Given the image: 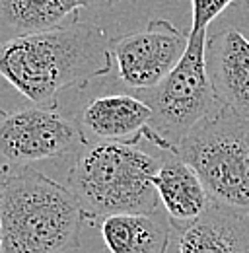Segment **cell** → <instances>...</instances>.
Returning a JSON list of instances; mask_svg holds the SVG:
<instances>
[{
	"label": "cell",
	"mask_w": 249,
	"mask_h": 253,
	"mask_svg": "<svg viewBox=\"0 0 249 253\" xmlns=\"http://www.w3.org/2000/svg\"><path fill=\"white\" fill-rule=\"evenodd\" d=\"M84 212L66 185L35 168H4L2 253H74Z\"/></svg>",
	"instance_id": "2"
},
{
	"label": "cell",
	"mask_w": 249,
	"mask_h": 253,
	"mask_svg": "<svg viewBox=\"0 0 249 253\" xmlns=\"http://www.w3.org/2000/svg\"><path fill=\"white\" fill-rule=\"evenodd\" d=\"M191 33L167 20H152L146 28L111 39L117 76L134 92L158 86L183 59Z\"/></svg>",
	"instance_id": "7"
},
{
	"label": "cell",
	"mask_w": 249,
	"mask_h": 253,
	"mask_svg": "<svg viewBox=\"0 0 249 253\" xmlns=\"http://www.w3.org/2000/svg\"><path fill=\"white\" fill-rule=\"evenodd\" d=\"M246 8L249 0H191V30L189 33H207V28L228 8Z\"/></svg>",
	"instance_id": "14"
},
{
	"label": "cell",
	"mask_w": 249,
	"mask_h": 253,
	"mask_svg": "<svg viewBox=\"0 0 249 253\" xmlns=\"http://www.w3.org/2000/svg\"><path fill=\"white\" fill-rule=\"evenodd\" d=\"M207 33H191L179 64L150 90L136 95L152 109V130L160 150L175 154L185 136L218 107L207 72Z\"/></svg>",
	"instance_id": "5"
},
{
	"label": "cell",
	"mask_w": 249,
	"mask_h": 253,
	"mask_svg": "<svg viewBox=\"0 0 249 253\" xmlns=\"http://www.w3.org/2000/svg\"><path fill=\"white\" fill-rule=\"evenodd\" d=\"M82 146L84 138L76 121L57 107L0 109V158L6 168H31V164L62 158Z\"/></svg>",
	"instance_id": "6"
},
{
	"label": "cell",
	"mask_w": 249,
	"mask_h": 253,
	"mask_svg": "<svg viewBox=\"0 0 249 253\" xmlns=\"http://www.w3.org/2000/svg\"><path fill=\"white\" fill-rule=\"evenodd\" d=\"M154 185L166 216L179 232L203 218L212 207V201L197 171L177 154H169L162 160Z\"/></svg>",
	"instance_id": "10"
},
{
	"label": "cell",
	"mask_w": 249,
	"mask_h": 253,
	"mask_svg": "<svg viewBox=\"0 0 249 253\" xmlns=\"http://www.w3.org/2000/svg\"><path fill=\"white\" fill-rule=\"evenodd\" d=\"M152 109L138 97L130 94H105L90 99L76 125L84 138V144L92 142H121L138 144L142 138L160 146L152 130Z\"/></svg>",
	"instance_id": "8"
},
{
	"label": "cell",
	"mask_w": 249,
	"mask_h": 253,
	"mask_svg": "<svg viewBox=\"0 0 249 253\" xmlns=\"http://www.w3.org/2000/svg\"><path fill=\"white\" fill-rule=\"evenodd\" d=\"M111 39L92 22L0 45V76L39 107H57L68 88H84L111 70Z\"/></svg>",
	"instance_id": "1"
},
{
	"label": "cell",
	"mask_w": 249,
	"mask_h": 253,
	"mask_svg": "<svg viewBox=\"0 0 249 253\" xmlns=\"http://www.w3.org/2000/svg\"><path fill=\"white\" fill-rule=\"evenodd\" d=\"M212 205L249 216V117L218 105L179 144Z\"/></svg>",
	"instance_id": "4"
},
{
	"label": "cell",
	"mask_w": 249,
	"mask_h": 253,
	"mask_svg": "<svg viewBox=\"0 0 249 253\" xmlns=\"http://www.w3.org/2000/svg\"><path fill=\"white\" fill-rule=\"evenodd\" d=\"M2 187H4V168H0V253H2Z\"/></svg>",
	"instance_id": "16"
},
{
	"label": "cell",
	"mask_w": 249,
	"mask_h": 253,
	"mask_svg": "<svg viewBox=\"0 0 249 253\" xmlns=\"http://www.w3.org/2000/svg\"><path fill=\"white\" fill-rule=\"evenodd\" d=\"M207 72L218 105L249 117V37L236 28L207 39Z\"/></svg>",
	"instance_id": "9"
},
{
	"label": "cell",
	"mask_w": 249,
	"mask_h": 253,
	"mask_svg": "<svg viewBox=\"0 0 249 253\" xmlns=\"http://www.w3.org/2000/svg\"><path fill=\"white\" fill-rule=\"evenodd\" d=\"M179 253H249V216L212 205L179 232Z\"/></svg>",
	"instance_id": "11"
},
{
	"label": "cell",
	"mask_w": 249,
	"mask_h": 253,
	"mask_svg": "<svg viewBox=\"0 0 249 253\" xmlns=\"http://www.w3.org/2000/svg\"><path fill=\"white\" fill-rule=\"evenodd\" d=\"M99 230L109 253H167L173 226L166 214L128 212L103 218Z\"/></svg>",
	"instance_id": "12"
},
{
	"label": "cell",
	"mask_w": 249,
	"mask_h": 253,
	"mask_svg": "<svg viewBox=\"0 0 249 253\" xmlns=\"http://www.w3.org/2000/svg\"><path fill=\"white\" fill-rule=\"evenodd\" d=\"M74 0H0V45L76 22Z\"/></svg>",
	"instance_id": "13"
},
{
	"label": "cell",
	"mask_w": 249,
	"mask_h": 253,
	"mask_svg": "<svg viewBox=\"0 0 249 253\" xmlns=\"http://www.w3.org/2000/svg\"><path fill=\"white\" fill-rule=\"evenodd\" d=\"M82 10L84 8H90V10H105V8H111L115 6L119 0H74Z\"/></svg>",
	"instance_id": "15"
},
{
	"label": "cell",
	"mask_w": 249,
	"mask_h": 253,
	"mask_svg": "<svg viewBox=\"0 0 249 253\" xmlns=\"http://www.w3.org/2000/svg\"><path fill=\"white\" fill-rule=\"evenodd\" d=\"M162 160L136 144L92 142L78 150L66 187L76 197L86 218L156 212L160 199L154 177Z\"/></svg>",
	"instance_id": "3"
}]
</instances>
